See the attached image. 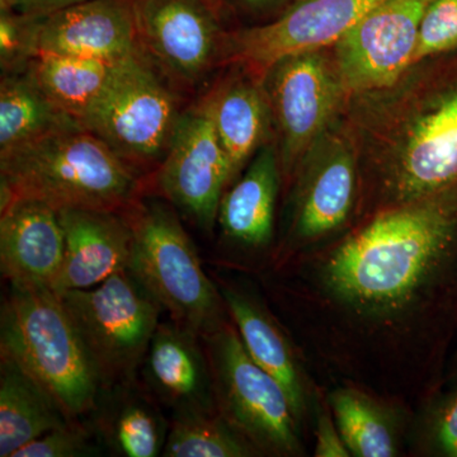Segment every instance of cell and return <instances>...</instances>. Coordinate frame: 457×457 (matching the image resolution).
<instances>
[{
	"instance_id": "33",
	"label": "cell",
	"mask_w": 457,
	"mask_h": 457,
	"mask_svg": "<svg viewBox=\"0 0 457 457\" xmlns=\"http://www.w3.org/2000/svg\"><path fill=\"white\" fill-rule=\"evenodd\" d=\"M83 2L87 0H0V9H9L25 16L38 17Z\"/></svg>"
},
{
	"instance_id": "22",
	"label": "cell",
	"mask_w": 457,
	"mask_h": 457,
	"mask_svg": "<svg viewBox=\"0 0 457 457\" xmlns=\"http://www.w3.org/2000/svg\"><path fill=\"white\" fill-rule=\"evenodd\" d=\"M279 186L278 152L266 144L221 198L218 222L230 242L246 248L269 245Z\"/></svg>"
},
{
	"instance_id": "16",
	"label": "cell",
	"mask_w": 457,
	"mask_h": 457,
	"mask_svg": "<svg viewBox=\"0 0 457 457\" xmlns=\"http://www.w3.org/2000/svg\"><path fill=\"white\" fill-rule=\"evenodd\" d=\"M64 253V231L53 206L16 198L0 207V269L11 286L54 290Z\"/></svg>"
},
{
	"instance_id": "7",
	"label": "cell",
	"mask_w": 457,
	"mask_h": 457,
	"mask_svg": "<svg viewBox=\"0 0 457 457\" xmlns=\"http://www.w3.org/2000/svg\"><path fill=\"white\" fill-rule=\"evenodd\" d=\"M180 114L176 96L158 74V66L140 49L120 60L83 128L130 167H144L163 161Z\"/></svg>"
},
{
	"instance_id": "8",
	"label": "cell",
	"mask_w": 457,
	"mask_h": 457,
	"mask_svg": "<svg viewBox=\"0 0 457 457\" xmlns=\"http://www.w3.org/2000/svg\"><path fill=\"white\" fill-rule=\"evenodd\" d=\"M261 82L278 131L279 164L291 173L320 140L345 90L320 50L285 57Z\"/></svg>"
},
{
	"instance_id": "29",
	"label": "cell",
	"mask_w": 457,
	"mask_h": 457,
	"mask_svg": "<svg viewBox=\"0 0 457 457\" xmlns=\"http://www.w3.org/2000/svg\"><path fill=\"white\" fill-rule=\"evenodd\" d=\"M457 47V0H433L427 9L420 33L413 64L426 57Z\"/></svg>"
},
{
	"instance_id": "12",
	"label": "cell",
	"mask_w": 457,
	"mask_h": 457,
	"mask_svg": "<svg viewBox=\"0 0 457 457\" xmlns=\"http://www.w3.org/2000/svg\"><path fill=\"white\" fill-rule=\"evenodd\" d=\"M140 49L180 82L195 84L221 54L218 9L207 0H131Z\"/></svg>"
},
{
	"instance_id": "32",
	"label": "cell",
	"mask_w": 457,
	"mask_h": 457,
	"mask_svg": "<svg viewBox=\"0 0 457 457\" xmlns=\"http://www.w3.org/2000/svg\"><path fill=\"white\" fill-rule=\"evenodd\" d=\"M317 457H348L350 451L343 441L341 432L335 420L326 413L324 409H319L317 423H315V450Z\"/></svg>"
},
{
	"instance_id": "23",
	"label": "cell",
	"mask_w": 457,
	"mask_h": 457,
	"mask_svg": "<svg viewBox=\"0 0 457 457\" xmlns=\"http://www.w3.org/2000/svg\"><path fill=\"white\" fill-rule=\"evenodd\" d=\"M53 395L13 360L0 356V457L71 422Z\"/></svg>"
},
{
	"instance_id": "35",
	"label": "cell",
	"mask_w": 457,
	"mask_h": 457,
	"mask_svg": "<svg viewBox=\"0 0 457 457\" xmlns=\"http://www.w3.org/2000/svg\"><path fill=\"white\" fill-rule=\"evenodd\" d=\"M207 2H209L210 4L213 5V7L219 11V0H207Z\"/></svg>"
},
{
	"instance_id": "11",
	"label": "cell",
	"mask_w": 457,
	"mask_h": 457,
	"mask_svg": "<svg viewBox=\"0 0 457 457\" xmlns=\"http://www.w3.org/2000/svg\"><path fill=\"white\" fill-rule=\"evenodd\" d=\"M433 0H385L337 42L335 66L345 93L392 86L413 65L418 33Z\"/></svg>"
},
{
	"instance_id": "1",
	"label": "cell",
	"mask_w": 457,
	"mask_h": 457,
	"mask_svg": "<svg viewBox=\"0 0 457 457\" xmlns=\"http://www.w3.org/2000/svg\"><path fill=\"white\" fill-rule=\"evenodd\" d=\"M445 194L381 213L342 243L324 266L328 290L360 311L404 308L455 239L457 204Z\"/></svg>"
},
{
	"instance_id": "13",
	"label": "cell",
	"mask_w": 457,
	"mask_h": 457,
	"mask_svg": "<svg viewBox=\"0 0 457 457\" xmlns=\"http://www.w3.org/2000/svg\"><path fill=\"white\" fill-rule=\"evenodd\" d=\"M147 392L171 417L216 413L212 363L203 337L174 323L162 321L140 369Z\"/></svg>"
},
{
	"instance_id": "10",
	"label": "cell",
	"mask_w": 457,
	"mask_h": 457,
	"mask_svg": "<svg viewBox=\"0 0 457 457\" xmlns=\"http://www.w3.org/2000/svg\"><path fill=\"white\" fill-rule=\"evenodd\" d=\"M230 170L212 117L204 102L180 114L163 161L159 163L155 187L159 194L203 230L218 221L222 192Z\"/></svg>"
},
{
	"instance_id": "28",
	"label": "cell",
	"mask_w": 457,
	"mask_h": 457,
	"mask_svg": "<svg viewBox=\"0 0 457 457\" xmlns=\"http://www.w3.org/2000/svg\"><path fill=\"white\" fill-rule=\"evenodd\" d=\"M73 420L45 433L14 453L13 457L101 456L104 449L88 423Z\"/></svg>"
},
{
	"instance_id": "15",
	"label": "cell",
	"mask_w": 457,
	"mask_h": 457,
	"mask_svg": "<svg viewBox=\"0 0 457 457\" xmlns=\"http://www.w3.org/2000/svg\"><path fill=\"white\" fill-rule=\"evenodd\" d=\"M402 204L444 194L457 180V90L440 99L409 129L392 170Z\"/></svg>"
},
{
	"instance_id": "19",
	"label": "cell",
	"mask_w": 457,
	"mask_h": 457,
	"mask_svg": "<svg viewBox=\"0 0 457 457\" xmlns=\"http://www.w3.org/2000/svg\"><path fill=\"white\" fill-rule=\"evenodd\" d=\"M312 147L297 192L294 231L311 240L341 227L350 215L356 188V158L342 139ZM309 152V153H311Z\"/></svg>"
},
{
	"instance_id": "34",
	"label": "cell",
	"mask_w": 457,
	"mask_h": 457,
	"mask_svg": "<svg viewBox=\"0 0 457 457\" xmlns=\"http://www.w3.org/2000/svg\"><path fill=\"white\" fill-rule=\"evenodd\" d=\"M249 12L266 13L282 7H288L294 0H237Z\"/></svg>"
},
{
	"instance_id": "6",
	"label": "cell",
	"mask_w": 457,
	"mask_h": 457,
	"mask_svg": "<svg viewBox=\"0 0 457 457\" xmlns=\"http://www.w3.org/2000/svg\"><path fill=\"white\" fill-rule=\"evenodd\" d=\"M219 413L261 455L303 453L300 422L281 384L249 356L233 323L203 337Z\"/></svg>"
},
{
	"instance_id": "5",
	"label": "cell",
	"mask_w": 457,
	"mask_h": 457,
	"mask_svg": "<svg viewBox=\"0 0 457 457\" xmlns=\"http://www.w3.org/2000/svg\"><path fill=\"white\" fill-rule=\"evenodd\" d=\"M62 295L102 387L137 378L163 312L129 267Z\"/></svg>"
},
{
	"instance_id": "4",
	"label": "cell",
	"mask_w": 457,
	"mask_h": 457,
	"mask_svg": "<svg viewBox=\"0 0 457 457\" xmlns=\"http://www.w3.org/2000/svg\"><path fill=\"white\" fill-rule=\"evenodd\" d=\"M132 228L129 269L170 320L204 337L227 323V306L183 228L163 203L137 201L125 212Z\"/></svg>"
},
{
	"instance_id": "26",
	"label": "cell",
	"mask_w": 457,
	"mask_h": 457,
	"mask_svg": "<svg viewBox=\"0 0 457 457\" xmlns=\"http://www.w3.org/2000/svg\"><path fill=\"white\" fill-rule=\"evenodd\" d=\"M335 422L343 441L356 457L398 455V431L392 414L374 399L353 389L329 395Z\"/></svg>"
},
{
	"instance_id": "18",
	"label": "cell",
	"mask_w": 457,
	"mask_h": 457,
	"mask_svg": "<svg viewBox=\"0 0 457 457\" xmlns=\"http://www.w3.org/2000/svg\"><path fill=\"white\" fill-rule=\"evenodd\" d=\"M87 422L104 449L121 457L162 456L170 428L139 378L102 387Z\"/></svg>"
},
{
	"instance_id": "2",
	"label": "cell",
	"mask_w": 457,
	"mask_h": 457,
	"mask_svg": "<svg viewBox=\"0 0 457 457\" xmlns=\"http://www.w3.org/2000/svg\"><path fill=\"white\" fill-rule=\"evenodd\" d=\"M140 189L134 168L86 129L0 154V207L31 198L56 210L123 212L139 200Z\"/></svg>"
},
{
	"instance_id": "20",
	"label": "cell",
	"mask_w": 457,
	"mask_h": 457,
	"mask_svg": "<svg viewBox=\"0 0 457 457\" xmlns=\"http://www.w3.org/2000/svg\"><path fill=\"white\" fill-rule=\"evenodd\" d=\"M219 288L249 356L281 384L295 416L302 422L308 409V389L290 342L275 319L251 295L234 286L221 285Z\"/></svg>"
},
{
	"instance_id": "17",
	"label": "cell",
	"mask_w": 457,
	"mask_h": 457,
	"mask_svg": "<svg viewBox=\"0 0 457 457\" xmlns=\"http://www.w3.org/2000/svg\"><path fill=\"white\" fill-rule=\"evenodd\" d=\"M65 253L54 290H84L95 287L129 267L132 251V228L125 212L62 209Z\"/></svg>"
},
{
	"instance_id": "31",
	"label": "cell",
	"mask_w": 457,
	"mask_h": 457,
	"mask_svg": "<svg viewBox=\"0 0 457 457\" xmlns=\"http://www.w3.org/2000/svg\"><path fill=\"white\" fill-rule=\"evenodd\" d=\"M433 450L442 456L457 457V390L438 407L431 425Z\"/></svg>"
},
{
	"instance_id": "27",
	"label": "cell",
	"mask_w": 457,
	"mask_h": 457,
	"mask_svg": "<svg viewBox=\"0 0 457 457\" xmlns=\"http://www.w3.org/2000/svg\"><path fill=\"white\" fill-rule=\"evenodd\" d=\"M261 455L219 411L171 417L164 457H248Z\"/></svg>"
},
{
	"instance_id": "24",
	"label": "cell",
	"mask_w": 457,
	"mask_h": 457,
	"mask_svg": "<svg viewBox=\"0 0 457 457\" xmlns=\"http://www.w3.org/2000/svg\"><path fill=\"white\" fill-rule=\"evenodd\" d=\"M84 129L54 104L29 66L3 71L0 82V154L51 137Z\"/></svg>"
},
{
	"instance_id": "3",
	"label": "cell",
	"mask_w": 457,
	"mask_h": 457,
	"mask_svg": "<svg viewBox=\"0 0 457 457\" xmlns=\"http://www.w3.org/2000/svg\"><path fill=\"white\" fill-rule=\"evenodd\" d=\"M0 356L44 386L71 420L88 417L102 390L62 295L11 286L0 317Z\"/></svg>"
},
{
	"instance_id": "30",
	"label": "cell",
	"mask_w": 457,
	"mask_h": 457,
	"mask_svg": "<svg viewBox=\"0 0 457 457\" xmlns=\"http://www.w3.org/2000/svg\"><path fill=\"white\" fill-rule=\"evenodd\" d=\"M35 16L0 9V65L3 71L25 68L35 57Z\"/></svg>"
},
{
	"instance_id": "14",
	"label": "cell",
	"mask_w": 457,
	"mask_h": 457,
	"mask_svg": "<svg viewBox=\"0 0 457 457\" xmlns=\"http://www.w3.org/2000/svg\"><path fill=\"white\" fill-rule=\"evenodd\" d=\"M140 50L131 0H87L36 17L35 57L117 60Z\"/></svg>"
},
{
	"instance_id": "25",
	"label": "cell",
	"mask_w": 457,
	"mask_h": 457,
	"mask_svg": "<svg viewBox=\"0 0 457 457\" xmlns=\"http://www.w3.org/2000/svg\"><path fill=\"white\" fill-rule=\"evenodd\" d=\"M117 62L66 55H38L27 64L47 96L83 126L104 97Z\"/></svg>"
},
{
	"instance_id": "9",
	"label": "cell",
	"mask_w": 457,
	"mask_h": 457,
	"mask_svg": "<svg viewBox=\"0 0 457 457\" xmlns=\"http://www.w3.org/2000/svg\"><path fill=\"white\" fill-rule=\"evenodd\" d=\"M385 0H294L272 22L242 29L224 38L221 54L263 75L285 57L336 45L352 27Z\"/></svg>"
},
{
	"instance_id": "21",
	"label": "cell",
	"mask_w": 457,
	"mask_h": 457,
	"mask_svg": "<svg viewBox=\"0 0 457 457\" xmlns=\"http://www.w3.org/2000/svg\"><path fill=\"white\" fill-rule=\"evenodd\" d=\"M225 155L230 179H237L249 159L269 140L273 117L260 80H230L204 99Z\"/></svg>"
}]
</instances>
